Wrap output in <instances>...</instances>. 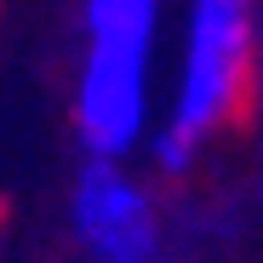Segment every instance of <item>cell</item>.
<instances>
[{"mask_svg": "<svg viewBox=\"0 0 263 263\" xmlns=\"http://www.w3.org/2000/svg\"><path fill=\"white\" fill-rule=\"evenodd\" d=\"M257 63V6L252 0H189L178 74L160 120H149L143 143L160 178H189L200 149L223 132L246 92Z\"/></svg>", "mask_w": 263, "mask_h": 263, "instance_id": "cell-1", "label": "cell"}, {"mask_svg": "<svg viewBox=\"0 0 263 263\" xmlns=\"http://www.w3.org/2000/svg\"><path fill=\"white\" fill-rule=\"evenodd\" d=\"M166 0H86L74 63V138L98 160H126L155 120L149 69Z\"/></svg>", "mask_w": 263, "mask_h": 263, "instance_id": "cell-2", "label": "cell"}, {"mask_svg": "<svg viewBox=\"0 0 263 263\" xmlns=\"http://www.w3.org/2000/svg\"><path fill=\"white\" fill-rule=\"evenodd\" d=\"M69 229L86 263H160L166 257V212L126 160L86 155L69 189Z\"/></svg>", "mask_w": 263, "mask_h": 263, "instance_id": "cell-3", "label": "cell"}]
</instances>
